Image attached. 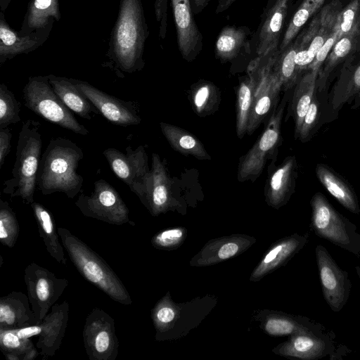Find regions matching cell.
I'll return each mask as SVG.
<instances>
[{"mask_svg":"<svg viewBox=\"0 0 360 360\" xmlns=\"http://www.w3.org/2000/svg\"><path fill=\"white\" fill-rule=\"evenodd\" d=\"M40 124L27 120L21 127L16 146L12 176L3 184V193L11 198L20 197L26 204L34 202L37 176L41 160Z\"/></svg>","mask_w":360,"mask_h":360,"instance_id":"277c9868","label":"cell"},{"mask_svg":"<svg viewBox=\"0 0 360 360\" xmlns=\"http://www.w3.org/2000/svg\"><path fill=\"white\" fill-rule=\"evenodd\" d=\"M0 347L8 360H33L39 352L30 338H22L15 329L0 328Z\"/></svg>","mask_w":360,"mask_h":360,"instance_id":"d6a6232c","label":"cell"},{"mask_svg":"<svg viewBox=\"0 0 360 360\" xmlns=\"http://www.w3.org/2000/svg\"><path fill=\"white\" fill-rule=\"evenodd\" d=\"M30 205L47 252L59 264L66 265L64 247L59 240L60 236L51 213L39 202H34Z\"/></svg>","mask_w":360,"mask_h":360,"instance_id":"f1b7e54d","label":"cell"},{"mask_svg":"<svg viewBox=\"0 0 360 360\" xmlns=\"http://www.w3.org/2000/svg\"><path fill=\"white\" fill-rule=\"evenodd\" d=\"M150 186L143 205L153 216H158L172 210L174 199L172 181L167 168L160 156L152 154Z\"/></svg>","mask_w":360,"mask_h":360,"instance_id":"603a6c76","label":"cell"},{"mask_svg":"<svg viewBox=\"0 0 360 360\" xmlns=\"http://www.w3.org/2000/svg\"><path fill=\"white\" fill-rule=\"evenodd\" d=\"M58 232L71 262L84 278L112 300L125 305L132 303L125 286L102 257L68 229L58 227Z\"/></svg>","mask_w":360,"mask_h":360,"instance_id":"3957f363","label":"cell"},{"mask_svg":"<svg viewBox=\"0 0 360 360\" xmlns=\"http://www.w3.org/2000/svg\"><path fill=\"white\" fill-rule=\"evenodd\" d=\"M249 77L238 86L236 101V133L239 139L247 134V127L252 102L257 86V79L251 72Z\"/></svg>","mask_w":360,"mask_h":360,"instance_id":"836d02e7","label":"cell"},{"mask_svg":"<svg viewBox=\"0 0 360 360\" xmlns=\"http://www.w3.org/2000/svg\"><path fill=\"white\" fill-rule=\"evenodd\" d=\"M360 91V64L356 68L351 75L349 81L335 91L334 101L333 102V108L335 109L347 101L351 97Z\"/></svg>","mask_w":360,"mask_h":360,"instance_id":"7bdbcfd3","label":"cell"},{"mask_svg":"<svg viewBox=\"0 0 360 360\" xmlns=\"http://www.w3.org/2000/svg\"><path fill=\"white\" fill-rule=\"evenodd\" d=\"M290 1L274 0L269 6L259 33L257 57L265 58L278 53L280 35Z\"/></svg>","mask_w":360,"mask_h":360,"instance_id":"cb8c5ba5","label":"cell"},{"mask_svg":"<svg viewBox=\"0 0 360 360\" xmlns=\"http://www.w3.org/2000/svg\"><path fill=\"white\" fill-rule=\"evenodd\" d=\"M82 94L110 122L122 127L138 125L141 122L134 103L110 96L85 81L73 79Z\"/></svg>","mask_w":360,"mask_h":360,"instance_id":"2e32d148","label":"cell"},{"mask_svg":"<svg viewBox=\"0 0 360 360\" xmlns=\"http://www.w3.org/2000/svg\"><path fill=\"white\" fill-rule=\"evenodd\" d=\"M338 41V33L333 30V33L326 41L321 48L316 53V56L312 63L308 66L307 70H316L320 72V68L323 63L328 57L332 48L335 42Z\"/></svg>","mask_w":360,"mask_h":360,"instance_id":"f6af8a7d","label":"cell"},{"mask_svg":"<svg viewBox=\"0 0 360 360\" xmlns=\"http://www.w3.org/2000/svg\"><path fill=\"white\" fill-rule=\"evenodd\" d=\"M19 224L9 204L0 199V242L2 245L13 248L19 236Z\"/></svg>","mask_w":360,"mask_h":360,"instance_id":"f35d334b","label":"cell"},{"mask_svg":"<svg viewBox=\"0 0 360 360\" xmlns=\"http://www.w3.org/2000/svg\"><path fill=\"white\" fill-rule=\"evenodd\" d=\"M123 153L114 148H106L103 155L115 174L125 183L143 205L150 186L151 172L144 147L129 146Z\"/></svg>","mask_w":360,"mask_h":360,"instance_id":"9c48e42d","label":"cell"},{"mask_svg":"<svg viewBox=\"0 0 360 360\" xmlns=\"http://www.w3.org/2000/svg\"><path fill=\"white\" fill-rule=\"evenodd\" d=\"M284 97L279 106L271 115L262 134L238 164L237 179L240 182H254L262 173L267 160L276 156L281 144V127L285 106Z\"/></svg>","mask_w":360,"mask_h":360,"instance_id":"ba28073f","label":"cell"},{"mask_svg":"<svg viewBox=\"0 0 360 360\" xmlns=\"http://www.w3.org/2000/svg\"><path fill=\"white\" fill-rule=\"evenodd\" d=\"M20 103L7 86L0 85V128L8 127L21 120L20 117Z\"/></svg>","mask_w":360,"mask_h":360,"instance_id":"ab89813d","label":"cell"},{"mask_svg":"<svg viewBox=\"0 0 360 360\" xmlns=\"http://www.w3.org/2000/svg\"><path fill=\"white\" fill-rule=\"evenodd\" d=\"M193 108L199 116H207L217 110L219 103V93L211 82H200L191 91Z\"/></svg>","mask_w":360,"mask_h":360,"instance_id":"d590c367","label":"cell"},{"mask_svg":"<svg viewBox=\"0 0 360 360\" xmlns=\"http://www.w3.org/2000/svg\"><path fill=\"white\" fill-rule=\"evenodd\" d=\"M297 168L295 157L288 156L278 167L269 172L264 186L265 200L268 205L279 209L287 204L295 191Z\"/></svg>","mask_w":360,"mask_h":360,"instance_id":"7402d4cb","label":"cell"},{"mask_svg":"<svg viewBox=\"0 0 360 360\" xmlns=\"http://www.w3.org/2000/svg\"><path fill=\"white\" fill-rule=\"evenodd\" d=\"M187 230L179 226L162 230L151 239L153 246L158 250H172L178 248L184 241Z\"/></svg>","mask_w":360,"mask_h":360,"instance_id":"60d3db41","label":"cell"},{"mask_svg":"<svg viewBox=\"0 0 360 360\" xmlns=\"http://www.w3.org/2000/svg\"><path fill=\"white\" fill-rule=\"evenodd\" d=\"M171 4L179 51L184 59L191 61L202 47V35L193 18L191 0H171Z\"/></svg>","mask_w":360,"mask_h":360,"instance_id":"ffe728a7","label":"cell"},{"mask_svg":"<svg viewBox=\"0 0 360 360\" xmlns=\"http://www.w3.org/2000/svg\"><path fill=\"white\" fill-rule=\"evenodd\" d=\"M299 80L293 92L292 112L295 121V138L297 139L304 117L315 96L319 71L308 70Z\"/></svg>","mask_w":360,"mask_h":360,"instance_id":"4dcf8cb0","label":"cell"},{"mask_svg":"<svg viewBox=\"0 0 360 360\" xmlns=\"http://www.w3.org/2000/svg\"><path fill=\"white\" fill-rule=\"evenodd\" d=\"M216 304L217 298L212 295L175 303L168 292L151 309L155 340L164 341L186 335L199 325Z\"/></svg>","mask_w":360,"mask_h":360,"instance_id":"5b68a950","label":"cell"},{"mask_svg":"<svg viewBox=\"0 0 360 360\" xmlns=\"http://www.w3.org/2000/svg\"><path fill=\"white\" fill-rule=\"evenodd\" d=\"M24 105L39 116L81 135L89 130L81 124L54 91L49 77L32 76L22 89Z\"/></svg>","mask_w":360,"mask_h":360,"instance_id":"8992f818","label":"cell"},{"mask_svg":"<svg viewBox=\"0 0 360 360\" xmlns=\"http://www.w3.org/2000/svg\"><path fill=\"white\" fill-rule=\"evenodd\" d=\"M68 318L69 304L63 301L55 304L39 323L15 330L22 338L37 337L36 346L39 354L44 358L51 357L60 347Z\"/></svg>","mask_w":360,"mask_h":360,"instance_id":"5bb4252c","label":"cell"},{"mask_svg":"<svg viewBox=\"0 0 360 360\" xmlns=\"http://www.w3.org/2000/svg\"><path fill=\"white\" fill-rule=\"evenodd\" d=\"M255 238L244 234H233L207 242L189 262L191 266H207L236 257L250 248Z\"/></svg>","mask_w":360,"mask_h":360,"instance_id":"ac0fdd59","label":"cell"},{"mask_svg":"<svg viewBox=\"0 0 360 360\" xmlns=\"http://www.w3.org/2000/svg\"><path fill=\"white\" fill-rule=\"evenodd\" d=\"M325 0H303L291 19L280 46V52L292 42L307 20L321 8Z\"/></svg>","mask_w":360,"mask_h":360,"instance_id":"74e56055","label":"cell"},{"mask_svg":"<svg viewBox=\"0 0 360 360\" xmlns=\"http://www.w3.org/2000/svg\"><path fill=\"white\" fill-rule=\"evenodd\" d=\"M341 4L333 1L324 6L320 13V22L318 30L310 41L307 48L299 51L295 57L297 72L307 70L314 60L316 53L331 35L335 25L337 17L341 11Z\"/></svg>","mask_w":360,"mask_h":360,"instance_id":"d4e9b609","label":"cell"},{"mask_svg":"<svg viewBox=\"0 0 360 360\" xmlns=\"http://www.w3.org/2000/svg\"><path fill=\"white\" fill-rule=\"evenodd\" d=\"M210 1V0H191L195 13L200 12Z\"/></svg>","mask_w":360,"mask_h":360,"instance_id":"681fc988","label":"cell"},{"mask_svg":"<svg viewBox=\"0 0 360 360\" xmlns=\"http://www.w3.org/2000/svg\"><path fill=\"white\" fill-rule=\"evenodd\" d=\"M319 113V103L316 96L312 101L304 117L297 138L302 143L308 141L311 136L315 126L318 122Z\"/></svg>","mask_w":360,"mask_h":360,"instance_id":"ee69618b","label":"cell"},{"mask_svg":"<svg viewBox=\"0 0 360 360\" xmlns=\"http://www.w3.org/2000/svg\"><path fill=\"white\" fill-rule=\"evenodd\" d=\"M168 0L155 1V14L157 21L160 23L159 34L162 39L165 37L167 19Z\"/></svg>","mask_w":360,"mask_h":360,"instance_id":"bcb514c9","label":"cell"},{"mask_svg":"<svg viewBox=\"0 0 360 360\" xmlns=\"http://www.w3.org/2000/svg\"><path fill=\"white\" fill-rule=\"evenodd\" d=\"M255 319L259 322L262 330L271 336H290L326 328L308 317L269 309L259 311Z\"/></svg>","mask_w":360,"mask_h":360,"instance_id":"44dd1931","label":"cell"},{"mask_svg":"<svg viewBox=\"0 0 360 360\" xmlns=\"http://www.w3.org/2000/svg\"><path fill=\"white\" fill-rule=\"evenodd\" d=\"M360 33V24L358 21L353 29L346 35L339 39L326 58V65L319 75L321 82L325 84V81L335 67L340 63L352 51L356 44Z\"/></svg>","mask_w":360,"mask_h":360,"instance_id":"8d00e7d4","label":"cell"},{"mask_svg":"<svg viewBox=\"0 0 360 360\" xmlns=\"http://www.w3.org/2000/svg\"><path fill=\"white\" fill-rule=\"evenodd\" d=\"M83 342L90 360H115L119 352V341L115 321L98 307L94 308L86 318Z\"/></svg>","mask_w":360,"mask_h":360,"instance_id":"4fadbf2b","label":"cell"},{"mask_svg":"<svg viewBox=\"0 0 360 360\" xmlns=\"http://www.w3.org/2000/svg\"><path fill=\"white\" fill-rule=\"evenodd\" d=\"M55 19L52 18L44 27L22 35L8 24L4 11L0 15V65L18 55L35 51L48 39Z\"/></svg>","mask_w":360,"mask_h":360,"instance_id":"e0dca14e","label":"cell"},{"mask_svg":"<svg viewBox=\"0 0 360 360\" xmlns=\"http://www.w3.org/2000/svg\"><path fill=\"white\" fill-rule=\"evenodd\" d=\"M316 175L331 195L345 208L353 214H359L360 207L357 196L351 186L333 169L323 164H317Z\"/></svg>","mask_w":360,"mask_h":360,"instance_id":"83f0119b","label":"cell"},{"mask_svg":"<svg viewBox=\"0 0 360 360\" xmlns=\"http://www.w3.org/2000/svg\"><path fill=\"white\" fill-rule=\"evenodd\" d=\"M49 80L54 91L72 111L81 117L91 120L92 114L98 115L99 111L82 94L72 78L49 75Z\"/></svg>","mask_w":360,"mask_h":360,"instance_id":"4316f807","label":"cell"},{"mask_svg":"<svg viewBox=\"0 0 360 360\" xmlns=\"http://www.w3.org/2000/svg\"><path fill=\"white\" fill-rule=\"evenodd\" d=\"M60 18L58 0H30L19 32L28 34L46 26L52 18L58 22Z\"/></svg>","mask_w":360,"mask_h":360,"instance_id":"1f68e13d","label":"cell"},{"mask_svg":"<svg viewBox=\"0 0 360 360\" xmlns=\"http://www.w3.org/2000/svg\"><path fill=\"white\" fill-rule=\"evenodd\" d=\"M161 131L170 146L176 151L192 155L199 160H210V154L202 142L189 131L166 122H160Z\"/></svg>","mask_w":360,"mask_h":360,"instance_id":"f546056e","label":"cell"},{"mask_svg":"<svg viewBox=\"0 0 360 360\" xmlns=\"http://www.w3.org/2000/svg\"><path fill=\"white\" fill-rule=\"evenodd\" d=\"M84 155L82 148L70 139H52L41 155L37 176V186L42 195L60 192L74 198L84 182L77 172Z\"/></svg>","mask_w":360,"mask_h":360,"instance_id":"7a4b0ae2","label":"cell"},{"mask_svg":"<svg viewBox=\"0 0 360 360\" xmlns=\"http://www.w3.org/2000/svg\"><path fill=\"white\" fill-rule=\"evenodd\" d=\"M248 34L247 27H225L219 33L215 44V53L221 60L234 58L245 46Z\"/></svg>","mask_w":360,"mask_h":360,"instance_id":"e575fe53","label":"cell"},{"mask_svg":"<svg viewBox=\"0 0 360 360\" xmlns=\"http://www.w3.org/2000/svg\"><path fill=\"white\" fill-rule=\"evenodd\" d=\"M311 229L319 238L355 255H360V233L356 226L338 212L319 192L310 200Z\"/></svg>","mask_w":360,"mask_h":360,"instance_id":"52a82bcc","label":"cell"},{"mask_svg":"<svg viewBox=\"0 0 360 360\" xmlns=\"http://www.w3.org/2000/svg\"><path fill=\"white\" fill-rule=\"evenodd\" d=\"M25 293L13 291L0 298V328L16 329L37 324Z\"/></svg>","mask_w":360,"mask_h":360,"instance_id":"484cf974","label":"cell"},{"mask_svg":"<svg viewBox=\"0 0 360 360\" xmlns=\"http://www.w3.org/2000/svg\"><path fill=\"white\" fill-rule=\"evenodd\" d=\"M236 0H219L216 13L224 12L229 8Z\"/></svg>","mask_w":360,"mask_h":360,"instance_id":"c3c4849f","label":"cell"},{"mask_svg":"<svg viewBox=\"0 0 360 360\" xmlns=\"http://www.w3.org/2000/svg\"><path fill=\"white\" fill-rule=\"evenodd\" d=\"M315 255L323 297L331 310L338 312L350 295L352 283L349 274L340 268L322 245L316 246Z\"/></svg>","mask_w":360,"mask_h":360,"instance_id":"9a60e30c","label":"cell"},{"mask_svg":"<svg viewBox=\"0 0 360 360\" xmlns=\"http://www.w3.org/2000/svg\"><path fill=\"white\" fill-rule=\"evenodd\" d=\"M359 96H360V91L359 92Z\"/></svg>","mask_w":360,"mask_h":360,"instance_id":"816d5d0a","label":"cell"},{"mask_svg":"<svg viewBox=\"0 0 360 360\" xmlns=\"http://www.w3.org/2000/svg\"><path fill=\"white\" fill-rule=\"evenodd\" d=\"M335 335L328 328L297 333L275 347L272 352L279 356L301 360H317L329 356L330 360L342 359L349 349L338 347Z\"/></svg>","mask_w":360,"mask_h":360,"instance_id":"30bf717a","label":"cell"},{"mask_svg":"<svg viewBox=\"0 0 360 360\" xmlns=\"http://www.w3.org/2000/svg\"><path fill=\"white\" fill-rule=\"evenodd\" d=\"M94 186L89 195L82 193L75 202L83 215L110 224L134 225L127 205L113 186L104 179L96 181Z\"/></svg>","mask_w":360,"mask_h":360,"instance_id":"8fae6325","label":"cell"},{"mask_svg":"<svg viewBox=\"0 0 360 360\" xmlns=\"http://www.w3.org/2000/svg\"><path fill=\"white\" fill-rule=\"evenodd\" d=\"M12 132L10 128H0V169L11 148Z\"/></svg>","mask_w":360,"mask_h":360,"instance_id":"7dc6e473","label":"cell"},{"mask_svg":"<svg viewBox=\"0 0 360 360\" xmlns=\"http://www.w3.org/2000/svg\"><path fill=\"white\" fill-rule=\"evenodd\" d=\"M148 33L141 0H120L106 53L112 68L125 73L141 70Z\"/></svg>","mask_w":360,"mask_h":360,"instance_id":"6da1fadb","label":"cell"},{"mask_svg":"<svg viewBox=\"0 0 360 360\" xmlns=\"http://www.w3.org/2000/svg\"><path fill=\"white\" fill-rule=\"evenodd\" d=\"M308 240L307 233L304 235L295 233L272 243L252 271L250 281L257 282L267 274L285 266L304 248Z\"/></svg>","mask_w":360,"mask_h":360,"instance_id":"d6986e66","label":"cell"},{"mask_svg":"<svg viewBox=\"0 0 360 360\" xmlns=\"http://www.w3.org/2000/svg\"><path fill=\"white\" fill-rule=\"evenodd\" d=\"M25 283L37 324L39 323L56 304L68 285L65 278L32 262L25 269Z\"/></svg>","mask_w":360,"mask_h":360,"instance_id":"7c38bea8","label":"cell"},{"mask_svg":"<svg viewBox=\"0 0 360 360\" xmlns=\"http://www.w3.org/2000/svg\"><path fill=\"white\" fill-rule=\"evenodd\" d=\"M356 273L358 274V276H359V278L360 279V266H356Z\"/></svg>","mask_w":360,"mask_h":360,"instance_id":"f907efd6","label":"cell"},{"mask_svg":"<svg viewBox=\"0 0 360 360\" xmlns=\"http://www.w3.org/2000/svg\"><path fill=\"white\" fill-rule=\"evenodd\" d=\"M360 8V1L352 0L339 13L334 30L338 33V40L347 34L358 22L357 14Z\"/></svg>","mask_w":360,"mask_h":360,"instance_id":"b9f144b4","label":"cell"}]
</instances>
